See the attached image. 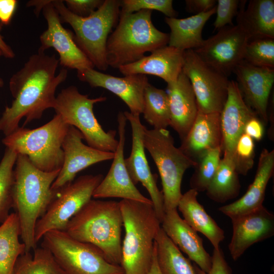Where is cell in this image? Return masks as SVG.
<instances>
[{"instance_id":"30bf717a","label":"cell","mask_w":274,"mask_h":274,"mask_svg":"<svg viewBox=\"0 0 274 274\" xmlns=\"http://www.w3.org/2000/svg\"><path fill=\"white\" fill-rule=\"evenodd\" d=\"M65 274H124L121 265L109 262L94 245L78 241L65 231L51 230L42 237Z\"/></svg>"},{"instance_id":"4dcf8cb0","label":"cell","mask_w":274,"mask_h":274,"mask_svg":"<svg viewBox=\"0 0 274 274\" xmlns=\"http://www.w3.org/2000/svg\"><path fill=\"white\" fill-rule=\"evenodd\" d=\"M238 175L232 157L223 155L206 190L208 197L218 203H224L236 197L241 189Z\"/></svg>"},{"instance_id":"44dd1931","label":"cell","mask_w":274,"mask_h":274,"mask_svg":"<svg viewBox=\"0 0 274 274\" xmlns=\"http://www.w3.org/2000/svg\"><path fill=\"white\" fill-rule=\"evenodd\" d=\"M161 227L173 243L202 271L212 266V256L204 248L202 239L179 215L177 209L165 212Z\"/></svg>"},{"instance_id":"8d00e7d4","label":"cell","mask_w":274,"mask_h":274,"mask_svg":"<svg viewBox=\"0 0 274 274\" xmlns=\"http://www.w3.org/2000/svg\"><path fill=\"white\" fill-rule=\"evenodd\" d=\"M244 60L256 66L274 68V39L250 40L246 47Z\"/></svg>"},{"instance_id":"7bdbcfd3","label":"cell","mask_w":274,"mask_h":274,"mask_svg":"<svg viewBox=\"0 0 274 274\" xmlns=\"http://www.w3.org/2000/svg\"><path fill=\"white\" fill-rule=\"evenodd\" d=\"M263 124V122L258 118L257 116H254L246 123L244 133L253 140L259 141L263 138L264 133Z\"/></svg>"},{"instance_id":"ba28073f","label":"cell","mask_w":274,"mask_h":274,"mask_svg":"<svg viewBox=\"0 0 274 274\" xmlns=\"http://www.w3.org/2000/svg\"><path fill=\"white\" fill-rule=\"evenodd\" d=\"M143 140L160 176L165 212L177 209L182 195L184 174L189 168L195 167L197 162L175 146L174 139L166 129H149L144 126Z\"/></svg>"},{"instance_id":"5b68a950","label":"cell","mask_w":274,"mask_h":274,"mask_svg":"<svg viewBox=\"0 0 274 274\" xmlns=\"http://www.w3.org/2000/svg\"><path fill=\"white\" fill-rule=\"evenodd\" d=\"M152 11L143 10L120 14L106 46L108 66L119 68L135 62L147 52L168 45L169 34L157 29L151 19Z\"/></svg>"},{"instance_id":"ac0fdd59","label":"cell","mask_w":274,"mask_h":274,"mask_svg":"<svg viewBox=\"0 0 274 274\" xmlns=\"http://www.w3.org/2000/svg\"><path fill=\"white\" fill-rule=\"evenodd\" d=\"M233 73L236 75V82L245 101L263 123L267 124L269 97L274 83V68L256 66L243 60Z\"/></svg>"},{"instance_id":"bcb514c9","label":"cell","mask_w":274,"mask_h":274,"mask_svg":"<svg viewBox=\"0 0 274 274\" xmlns=\"http://www.w3.org/2000/svg\"><path fill=\"white\" fill-rule=\"evenodd\" d=\"M3 26V24L0 21V50L4 57L12 59L15 57V55L11 47L4 40L3 37L1 33Z\"/></svg>"},{"instance_id":"1f68e13d","label":"cell","mask_w":274,"mask_h":274,"mask_svg":"<svg viewBox=\"0 0 274 274\" xmlns=\"http://www.w3.org/2000/svg\"><path fill=\"white\" fill-rule=\"evenodd\" d=\"M156 256L162 274H197L194 265L160 228L155 239Z\"/></svg>"},{"instance_id":"e575fe53","label":"cell","mask_w":274,"mask_h":274,"mask_svg":"<svg viewBox=\"0 0 274 274\" xmlns=\"http://www.w3.org/2000/svg\"><path fill=\"white\" fill-rule=\"evenodd\" d=\"M17 157L15 152L6 148L0 162V225L8 217L13 208L12 191Z\"/></svg>"},{"instance_id":"ee69618b","label":"cell","mask_w":274,"mask_h":274,"mask_svg":"<svg viewBox=\"0 0 274 274\" xmlns=\"http://www.w3.org/2000/svg\"><path fill=\"white\" fill-rule=\"evenodd\" d=\"M215 0H186V10L195 14L207 12L216 6Z\"/></svg>"},{"instance_id":"f546056e","label":"cell","mask_w":274,"mask_h":274,"mask_svg":"<svg viewBox=\"0 0 274 274\" xmlns=\"http://www.w3.org/2000/svg\"><path fill=\"white\" fill-rule=\"evenodd\" d=\"M21 228L16 213L10 214L0 225V274H14L19 257L25 252V246L19 241Z\"/></svg>"},{"instance_id":"83f0119b","label":"cell","mask_w":274,"mask_h":274,"mask_svg":"<svg viewBox=\"0 0 274 274\" xmlns=\"http://www.w3.org/2000/svg\"><path fill=\"white\" fill-rule=\"evenodd\" d=\"M197 194L198 192L191 188L182 194L177 209L192 228L204 235L214 248H218L225 238L224 231L198 201Z\"/></svg>"},{"instance_id":"74e56055","label":"cell","mask_w":274,"mask_h":274,"mask_svg":"<svg viewBox=\"0 0 274 274\" xmlns=\"http://www.w3.org/2000/svg\"><path fill=\"white\" fill-rule=\"evenodd\" d=\"M143 10L158 11L169 18H176L178 15L173 8L172 0L121 1L120 14H131Z\"/></svg>"},{"instance_id":"f1b7e54d","label":"cell","mask_w":274,"mask_h":274,"mask_svg":"<svg viewBox=\"0 0 274 274\" xmlns=\"http://www.w3.org/2000/svg\"><path fill=\"white\" fill-rule=\"evenodd\" d=\"M216 6L207 12L185 18L166 17L165 22L170 29L168 45L183 51L200 46L204 40L202 37L204 26L216 13Z\"/></svg>"},{"instance_id":"4fadbf2b","label":"cell","mask_w":274,"mask_h":274,"mask_svg":"<svg viewBox=\"0 0 274 274\" xmlns=\"http://www.w3.org/2000/svg\"><path fill=\"white\" fill-rule=\"evenodd\" d=\"M250 38L238 25L226 26L193 50L207 63L228 77L244 60Z\"/></svg>"},{"instance_id":"ab89813d","label":"cell","mask_w":274,"mask_h":274,"mask_svg":"<svg viewBox=\"0 0 274 274\" xmlns=\"http://www.w3.org/2000/svg\"><path fill=\"white\" fill-rule=\"evenodd\" d=\"M241 1H217L216 18L214 23L216 29H220L226 26L233 25L232 20L238 13Z\"/></svg>"},{"instance_id":"f35d334b","label":"cell","mask_w":274,"mask_h":274,"mask_svg":"<svg viewBox=\"0 0 274 274\" xmlns=\"http://www.w3.org/2000/svg\"><path fill=\"white\" fill-rule=\"evenodd\" d=\"M254 154V140L243 132L237 141L232 156L238 174L246 175L252 168Z\"/></svg>"},{"instance_id":"ffe728a7","label":"cell","mask_w":274,"mask_h":274,"mask_svg":"<svg viewBox=\"0 0 274 274\" xmlns=\"http://www.w3.org/2000/svg\"><path fill=\"white\" fill-rule=\"evenodd\" d=\"M231 220L233 232L228 248L234 261L250 246L274 234V215L263 206Z\"/></svg>"},{"instance_id":"d590c367","label":"cell","mask_w":274,"mask_h":274,"mask_svg":"<svg viewBox=\"0 0 274 274\" xmlns=\"http://www.w3.org/2000/svg\"><path fill=\"white\" fill-rule=\"evenodd\" d=\"M222 152L221 148L209 150L198 158L196 170L190 179L191 189L198 192L206 190L218 168Z\"/></svg>"},{"instance_id":"d4e9b609","label":"cell","mask_w":274,"mask_h":274,"mask_svg":"<svg viewBox=\"0 0 274 274\" xmlns=\"http://www.w3.org/2000/svg\"><path fill=\"white\" fill-rule=\"evenodd\" d=\"M274 171V150L263 149L259 156L253 182L236 201L222 206L219 211L231 219L249 213L263 206L265 190Z\"/></svg>"},{"instance_id":"7dc6e473","label":"cell","mask_w":274,"mask_h":274,"mask_svg":"<svg viewBox=\"0 0 274 274\" xmlns=\"http://www.w3.org/2000/svg\"><path fill=\"white\" fill-rule=\"evenodd\" d=\"M48 2V0L30 1L27 3L26 5L27 7H35V14L38 16Z\"/></svg>"},{"instance_id":"c3c4849f","label":"cell","mask_w":274,"mask_h":274,"mask_svg":"<svg viewBox=\"0 0 274 274\" xmlns=\"http://www.w3.org/2000/svg\"><path fill=\"white\" fill-rule=\"evenodd\" d=\"M147 274H162L158 264L156 246L154 242L153 257L151 268Z\"/></svg>"},{"instance_id":"f6af8a7d","label":"cell","mask_w":274,"mask_h":274,"mask_svg":"<svg viewBox=\"0 0 274 274\" xmlns=\"http://www.w3.org/2000/svg\"><path fill=\"white\" fill-rule=\"evenodd\" d=\"M17 4L16 0H0V21L3 25L10 23Z\"/></svg>"},{"instance_id":"8992f818","label":"cell","mask_w":274,"mask_h":274,"mask_svg":"<svg viewBox=\"0 0 274 274\" xmlns=\"http://www.w3.org/2000/svg\"><path fill=\"white\" fill-rule=\"evenodd\" d=\"M62 23L74 30L75 41L94 66L106 71L109 67L106 46L109 34L119 19L121 1L105 0L89 16H78L71 12L61 0L52 1Z\"/></svg>"},{"instance_id":"e0dca14e","label":"cell","mask_w":274,"mask_h":274,"mask_svg":"<svg viewBox=\"0 0 274 274\" xmlns=\"http://www.w3.org/2000/svg\"><path fill=\"white\" fill-rule=\"evenodd\" d=\"M82 133L70 125L64 137L62 148L64 158L61 168L51 186L57 192L66 185L72 182L80 171L95 163L113 159L114 153L93 148L82 142Z\"/></svg>"},{"instance_id":"7c38bea8","label":"cell","mask_w":274,"mask_h":274,"mask_svg":"<svg viewBox=\"0 0 274 274\" xmlns=\"http://www.w3.org/2000/svg\"><path fill=\"white\" fill-rule=\"evenodd\" d=\"M182 72L188 77L203 113L222 111L228 95V77L204 62L193 49L184 51Z\"/></svg>"},{"instance_id":"2e32d148","label":"cell","mask_w":274,"mask_h":274,"mask_svg":"<svg viewBox=\"0 0 274 274\" xmlns=\"http://www.w3.org/2000/svg\"><path fill=\"white\" fill-rule=\"evenodd\" d=\"M131 126L132 134L131 150L130 155L124 159L125 166L133 184L141 183L146 189L158 218L161 222L165 211L163 196L156 183V178L150 169L145 154L143 134L144 125L140 115L129 112H123Z\"/></svg>"},{"instance_id":"60d3db41","label":"cell","mask_w":274,"mask_h":274,"mask_svg":"<svg viewBox=\"0 0 274 274\" xmlns=\"http://www.w3.org/2000/svg\"><path fill=\"white\" fill-rule=\"evenodd\" d=\"M67 9L74 14L82 17L89 16L104 3L103 0H65Z\"/></svg>"},{"instance_id":"836d02e7","label":"cell","mask_w":274,"mask_h":274,"mask_svg":"<svg viewBox=\"0 0 274 274\" xmlns=\"http://www.w3.org/2000/svg\"><path fill=\"white\" fill-rule=\"evenodd\" d=\"M14 274H65L46 248H36L33 254L25 252L17 260Z\"/></svg>"},{"instance_id":"681fc988","label":"cell","mask_w":274,"mask_h":274,"mask_svg":"<svg viewBox=\"0 0 274 274\" xmlns=\"http://www.w3.org/2000/svg\"><path fill=\"white\" fill-rule=\"evenodd\" d=\"M3 56L2 52L0 50V56ZM4 85V81L2 78H0V87H2Z\"/></svg>"},{"instance_id":"9c48e42d","label":"cell","mask_w":274,"mask_h":274,"mask_svg":"<svg viewBox=\"0 0 274 274\" xmlns=\"http://www.w3.org/2000/svg\"><path fill=\"white\" fill-rule=\"evenodd\" d=\"M106 99L104 96L90 98L88 95L80 93L76 86H70L56 96L53 109L65 123L74 126L82 133L88 146L114 153L118 143L115 138L116 131H105L93 111L94 104Z\"/></svg>"},{"instance_id":"d6986e66","label":"cell","mask_w":274,"mask_h":274,"mask_svg":"<svg viewBox=\"0 0 274 274\" xmlns=\"http://www.w3.org/2000/svg\"><path fill=\"white\" fill-rule=\"evenodd\" d=\"M77 76L92 87L103 88L116 95L127 106L132 114H142L144 91L150 84L146 75L131 74L116 77L88 68L77 71Z\"/></svg>"},{"instance_id":"4316f807","label":"cell","mask_w":274,"mask_h":274,"mask_svg":"<svg viewBox=\"0 0 274 274\" xmlns=\"http://www.w3.org/2000/svg\"><path fill=\"white\" fill-rule=\"evenodd\" d=\"M245 2H240L237 25L246 31L250 40L274 39V1L252 0L246 9Z\"/></svg>"},{"instance_id":"6da1fadb","label":"cell","mask_w":274,"mask_h":274,"mask_svg":"<svg viewBox=\"0 0 274 274\" xmlns=\"http://www.w3.org/2000/svg\"><path fill=\"white\" fill-rule=\"evenodd\" d=\"M59 63L55 55L38 50L11 77L9 89L14 99L0 118V131L5 136L19 127L22 118H25V125L40 119L46 110L53 108L56 90L67 77L65 68L56 75Z\"/></svg>"},{"instance_id":"d6a6232c","label":"cell","mask_w":274,"mask_h":274,"mask_svg":"<svg viewBox=\"0 0 274 274\" xmlns=\"http://www.w3.org/2000/svg\"><path fill=\"white\" fill-rule=\"evenodd\" d=\"M142 114L145 120L153 129H166L170 124L166 92L149 84L144 91Z\"/></svg>"},{"instance_id":"b9f144b4","label":"cell","mask_w":274,"mask_h":274,"mask_svg":"<svg viewBox=\"0 0 274 274\" xmlns=\"http://www.w3.org/2000/svg\"><path fill=\"white\" fill-rule=\"evenodd\" d=\"M194 267L197 274H233L232 269L226 261L220 247L217 249L214 248L212 256V266L209 272L202 271L195 264Z\"/></svg>"},{"instance_id":"cb8c5ba5","label":"cell","mask_w":274,"mask_h":274,"mask_svg":"<svg viewBox=\"0 0 274 274\" xmlns=\"http://www.w3.org/2000/svg\"><path fill=\"white\" fill-rule=\"evenodd\" d=\"M169 126L182 140L187 134L198 113L196 97L188 77L182 72L177 80L168 84Z\"/></svg>"},{"instance_id":"7402d4cb","label":"cell","mask_w":274,"mask_h":274,"mask_svg":"<svg viewBox=\"0 0 274 274\" xmlns=\"http://www.w3.org/2000/svg\"><path fill=\"white\" fill-rule=\"evenodd\" d=\"M257 116L245 101L236 81H229L226 101L220 113L223 155L232 157L237 141L245 126Z\"/></svg>"},{"instance_id":"8fae6325","label":"cell","mask_w":274,"mask_h":274,"mask_svg":"<svg viewBox=\"0 0 274 274\" xmlns=\"http://www.w3.org/2000/svg\"><path fill=\"white\" fill-rule=\"evenodd\" d=\"M103 178L101 174L81 176L59 189L36 223V243L48 231H65L71 219L92 199L94 190Z\"/></svg>"},{"instance_id":"7a4b0ae2","label":"cell","mask_w":274,"mask_h":274,"mask_svg":"<svg viewBox=\"0 0 274 274\" xmlns=\"http://www.w3.org/2000/svg\"><path fill=\"white\" fill-rule=\"evenodd\" d=\"M59 172L42 171L33 166L27 156L17 154L12 191L13 208L19 219L20 237L25 246V252L37 248L35 226L56 196L57 192L51 189V186Z\"/></svg>"},{"instance_id":"603a6c76","label":"cell","mask_w":274,"mask_h":274,"mask_svg":"<svg viewBox=\"0 0 274 274\" xmlns=\"http://www.w3.org/2000/svg\"><path fill=\"white\" fill-rule=\"evenodd\" d=\"M184 53L175 47L166 45L144 56L140 60L120 66L119 72L124 76L143 74L155 76L167 84L175 82L182 72Z\"/></svg>"},{"instance_id":"5bb4252c","label":"cell","mask_w":274,"mask_h":274,"mask_svg":"<svg viewBox=\"0 0 274 274\" xmlns=\"http://www.w3.org/2000/svg\"><path fill=\"white\" fill-rule=\"evenodd\" d=\"M52 0L43 9L47 28L40 36L39 51L53 48L58 53L59 64L63 68L81 71L94 68V65L76 44L74 33L62 25L59 15L52 4Z\"/></svg>"},{"instance_id":"484cf974","label":"cell","mask_w":274,"mask_h":274,"mask_svg":"<svg viewBox=\"0 0 274 274\" xmlns=\"http://www.w3.org/2000/svg\"><path fill=\"white\" fill-rule=\"evenodd\" d=\"M222 144L220 113L198 111L195 121L182 140L179 148L191 159L198 158L209 150L222 148Z\"/></svg>"},{"instance_id":"52a82bcc","label":"cell","mask_w":274,"mask_h":274,"mask_svg":"<svg viewBox=\"0 0 274 274\" xmlns=\"http://www.w3.org/2000/svg\"><path fill=\"white\" fill-rule=\"evenodd\" d=\"M69 126L56 114L39 127H19L5 136L2 142L17 154L27 156L33 165L42 171L60 170L64 158L62 145Z\"/></svg>"},{"instance_id":"277c9868","label":"cell","mask_w":274,"mask_h":274,"mask_svg":"<svg viewBox=\"0 0 274 274\" xmlns=\"http://www.w3.org/2000/svg\"><path fill=\"white\" fill-rule=\"evenodd\" d=\"M119 204L125 229L120 265L124 274H147L161 222L152 204L122 199Z\"/></svg>"},{"instance_id":"3957f363","label":"cell","mask_w":274,"mask_h":274,"mask_svg":"<svg viewBox=\"0 0 274 274\" xmlns=\"http://www.w3.org/2000/svg\"><path fill=\"white\" fill-rule=\"evenodd\" d=\"M122 226L119 202L91 199L71 219L64 231L96 247L109 262L120 265Z\"/></svg>"},{"instance_id":"9a60e30c","label":"cell","mask_w":274,"mask_h":274,"mask_svg":"<svg viewBox=\"0 0 274 274\" xmlns=\"http://www.w3.org/2000/svg\"><path fill=\"white\" fill-rule=\"evenodd\" d=\"M118 146L110 168L94 190L92 198H120L152 204L150 199L143 195L132 182L124 162V150L127 119L123 112L117 115Z\"/></svg>"}]
</instances>
